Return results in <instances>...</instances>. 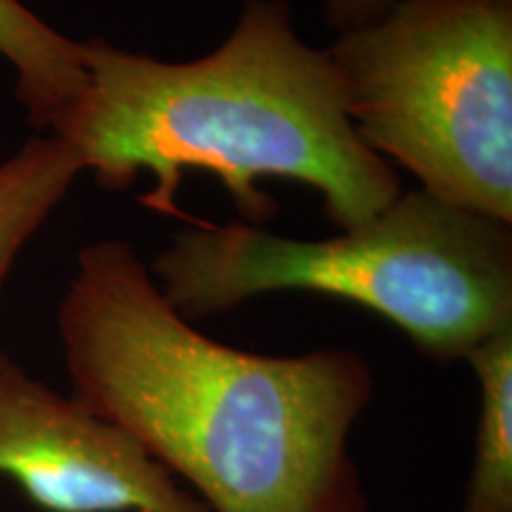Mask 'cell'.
Instances as JSON below:
<instances>
[{
  "instance_id": "6da1fadb",
  "label": "cell",
  "mask_w": 512,
  "mask_h": 512,
  "mask_svg": "<svg viewBox=\"0 0 512 512\" xmlns=\"http://www.w3.org/2000/svg\"><path fill=\"white\" fill-rule=\"evenodd\" d=\"M57 332L76 399L209 512H373L349 446L375 392L358 351L271 356L211 339L121 238L76 256Z\"/></svg>"
},
{
  "instance_id": "7a4b0ae2",
  "label": "cell",
  "mask_w": 512,
  "mask_h": 512,
  "mask_svg": "<svg viewBox=\"0 0 512 512\" xmlns=\"http://www.w3.org/2000/svg\"><path fill=\"white\" fill-rule=\"evenodd\" d=\"M86 93L57 133L105 190L152 178L140 204L183 216L190 171L226 188L240 221L266 228L278 214L266 178L318 190L347 230L401 195V176L363 143L328 50L309 46L290 0H245L226 41L190 62L131 53L102 38L81 43Z\"/></svg>"
},
{
  "instance_id": "3957f363",
  "label": "cell",
  "mask_w": 512,
  "mask_h": 512,
  "mask_svg": "<svg viewBox=\"0 0 512 512\" xmlns=\"http://www.w3.org/2000/svg\"><path fill=\"white\" fill-rule=\"evenodd\" d=\"M174 309L219 316L271 292L344 299L389 320L437 363L512 328V223L415 188L366 223L299 240L235 221H192L150 264Z\"/></svg>"
},
{
  "instance_id": "277c9868",
  "label": "cell",
  "mask_w": 512,
  "mask_h": 512,
  "mask_svg": "<svg viewBox=\"0 0 512 512\" xmlns=\"http://www.w3.org/2000/svg\"><path fill=\"white\" fill-rule=\"evenodd\" d=\"M328 55L370 150L439 200L512 223V0H399Z\"/></svg>"
},
{
  "instance_id": "5b68a950",
  "label": "cell",
  "mask_w": 512,
  "mask_h": 512,
  "mask_svg": "<svg viewBox=\"0 0 512 512\" xmlns=\"http://www.w3.org/2000/svg\"><path fill=\"white\" fill-rule=\"evenodd\" d=\"M0 477L46 512H209L126 430L3 351Z\"/></svg>"
},
{
  "instance_id": "8992f818",
  "label": "cell",
  "mask_w": 512,
  "mask_h": 512,
  "mask_svg": "<svg viewBox=\"0 0 512 512\" xmlns=\"http://www.w3.org/2000/svg\"><path fill=\"white\" fill-rule=\"evenodd\" d=\"M0 57L15 72V93L29 124L60 131L86 93L81 43L43 22L22 0H0Z\"/></svg>"
},
{
  "instance_id": "52a82bcc",
  "label": "cell",
  "mask_w": 512,
  "mask_h": 512,
  "mask_svg": "<svg viewBox=\"0 0 512 512\" xmlns=\"http://www.w3.org/2000/svg\"><path fill=\"white\" fill-rule=\"evenodd\" d=\"M83 164L57 136H34L0 162V292L17 256L60 207Z\"/></svg>"
},
{
  "instance_id": "ba28073f",
  "label": "cell",
  "mask_w": 512,
  "mask_h": 512,
  "mask_svg": "<svg viewBox=\"0 0 512 512\" xmlns=\"http://www.w3.org/2000/svg\"><path fill=\"white\" fill-rule=\"evenodd\" d=\"M479 384L475 460L460 512H512V328L465 356Z\"/></svg>"
},
{
  "instance_id": "9c48e42d",
  "label": "cell",
  "mask_w": 512,
  "mask_h": 512,
  "mask_svg": "<svg viewBox=\"0 0 512 512\" xmlns=\"http://www.w3.org/2000/svg\"><path fill=\"white\" fill-rule=\"evenodd\" d=\"M399 0H325L323 17L337 34L368 27L375 19L387 15Z\"/></svg>"
}]
</instances>
